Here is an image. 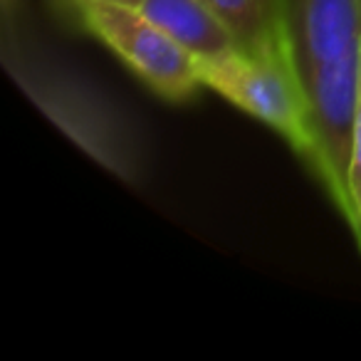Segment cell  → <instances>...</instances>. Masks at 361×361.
<instances>
[{
	"label": "cell",
	"instance_id": "cell-6",
	"mask_svg": "<svg viewBox=\"0 0 361 361\" xmlns=\"http://www.w3.org/2000/svg\"><path fill=\"white\" fill-rule=\"evenodd\" d=\"M139 11L198 62L240 50L233 32L203 0H146Z\"/></svg>",
	"mask_w": 361,
	"mask_h": 361
},
{
	"label": "cell",
	"instance_id": "cell-9",
	"mask_svg": "<svg viewBox=\"0 0 361 361\" xmlns=\"http://www.w3.org/2000/svg\"><path fill=\"white\" fill-rule=\"evenodd\" d=\"M72 3H109V6H124V8H141L146 0H72Z\"/></svg>",
	"mask_w": 361,
	"mask_h": 361
},
{
	"label": "cell",
	"instance_id": "cell-2",
	"mask_svg": "<svg viewBox=\"0 0 361 361\" xmlns=\"http://www.w3.org/2000/svg\"><path fill=\"white\" fill-rule=\"evenodd\" d=\"M198 75L203 87L277 131L307 164L310 129H307L305 94L287 50L265 52V55L233 50L213 60H201Z\"/></svg>",
	"mask_w": 361,
	"mask_h": 361
},
{
	"label": "cell",
	"instance_id": "cell-4",
	"mask_svg": "<svg viewBox=\"0 0 361 361\" xmlns=\"http://www.w3.org/2000/svg\"><path fill=\"white\" fill-rule=\"evenodd\" d=\"M82 25L102 40L154 94L188 102L203 87L198 60L164 32L139 8L109 3H75Z\"/></svg>",
	"mask_w": 361,
	"mask_h": 361
},
{
	"label": "cell",
	"instance_id": "cell-7",
	"mask_svg": "<svg viewBox=\"0 0 361 361\" xmlns=\"http://www.w3.org/2000/svg\"><path fill=\"white\" fill-rule=\"evenodd\" d=\"M233 32L238 47L252 55L285 50L277 0H203Z\"/></svg>",
	"mask_w": 361,
	"mask_h": 361
},
{
	"label": "cell",
	"instance_id": "cell-3",
	"mask_svg": "<svg viewBox=\"0 0 361 361\" xmlns=\"http://www.w3.org/2000/svg\"><path fill=\"white\" fill-rule=\"evenodd\" d=\"M310 129V159L324 191L349 218V159L361 90V47L326 67L300 77Z\"/></svg>",
	"mask_w": 361,
	"mask_h": 361
},
{
	"label": "cell",
	"instance_id": "cell-8",
	"mask_svg": "<svg viewBox=\"0 0 361 361\" xmlns=\"http://www.w3.org/2000/svg\"><path fill=\"white\" fill-rule=\"evenodd\" d=\"M346 226L354 233V240L361 250V90L359 106H356L354 139H351V159H349V218Z\"/></svg>",
	"mask_w": 361,
	"mask_h": 361
},
{
	"label": "cell",
	"instance_id": "cell-5",
	"mask_svg": "<svg viewBox=\"0 0 361 361\" xmlns=\"http://www.w3.org/2000/svg\"><path fill=\"white\" fill-rule=\"evenodd\" d=\"M277 8L297 80L361 47V0H277Z\"/></svg>",
	"mask_w": 361,
	"mask_h": 361
},
{
	"label": "cell",
	"instance_id": "cell-1",
	"mask_svg": "<svg viewBox=\"0 0 361 361\" xmlns=\"http://www.w3.org/2000/svg\"><path fill=\"white\" fill-rule=\"evenodd\" d=\"M6 62L23 90L60 129H65L77 146H82L111 173L126 180L136 178L139 149L131 139L129 126L94 90L50 67V62L35 60L20 47L13 50L8 45Z\"/></svg>",
	"mask_w": 361,
	"mask_h": 361
}]
</instances>
